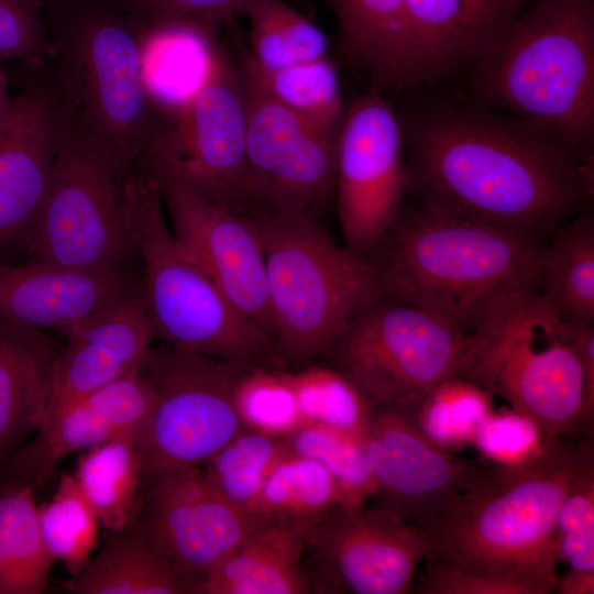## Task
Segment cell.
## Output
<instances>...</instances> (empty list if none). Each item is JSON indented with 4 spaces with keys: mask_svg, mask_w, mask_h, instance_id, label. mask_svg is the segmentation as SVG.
Returning <instances> with one entry per match:
<instances>
[{
    "mask_svg": "<svg viewBox=\"0 0 594 594\" xmlns=\"http://www.w3.org/2000/svg\"><path fill=\"white\" fill-rule=\"evenodd\" d=\"M256 0H113L140 25L180 23L215 33L234 13H244Z\"/></svg>",
    "mask_w": 594,
    "mask_h": 594,
    "instance_id": "obj_43",
    "label": "cell"
},
{
    "mask_svg": "<svg viewBox=\"0 0 594 594\" xmlns=\"http://www.w3.org/2000/svg\"><path fill=\"white\" fill-rule=\"evenodd\" d=\"M133 520L188 593L267 519L224 499L200 466H184L161 471L146 482Z\"/></svg>",
    "mask_w": 594,
    "mask_h": 594,
    "instance_id": "obj_14",
    "label": "cell"
},
{
    "mask_svg": "<svg viewBox=\"0 0 594 594\" xmlns=\"http://www.w3.org/2000/svg\"><path fill=\"white\" fill-rule=\"evenodd\" d=\"M61 349L48 332L0 320V470L43 424Z\"/></svg>",
    "mask_w": 594,
    "mask_h": 594,
    "instance_id": "obj_24",
    "label": "cell"
},
{
    "mask_svg": "<svg viewBox=\"0 0 594 594\" xmlns=\"http://www.w3.org/2000/svg\"><path fill=\"white\" fill-rule=\"evenodd\" d=\"M138 164L156 179L179 242L228 300L273 343L264 252L250 215L207 200L158 164L142 157Z\"/></svg>",
    "mask_w": 594,
    "mask_h": 594,
    "instance_id": "obj_16",
    "label": "cell"
},
{
    "mask_svg": "<svg viewBox=\"0 0 594 594\" xmlns=\"http://www.w3.org/2000/svg\"><path fill=\"white\" fill-rule=\"evenodd\" d=\"M250 23L249 57L260 67L280 68L328 56V37L283 0H256L244 12Z\"/></svg>",
    "mask_w": 594,
    "mask_h": 594,
    "instance_id": "obj_33",
    "label": "cell"
},
{
    "mask_svg": "<svg viewBox=\"0 0 594 594\" xmlns=\"http://www.w3.org/2000/svg\"><path fill=\"white\" fill-rule=\"evenodd\" d=\"M154 400L151 384L138 372L65 404L45 417L32 439L0 470V482L36 491L68 455L120 436H141Z\"/></svg>",
    "mask_w": 594,
    "mask_h": 594,
    "instance_id": "obj_21",
    "label": "cell"
},
{
    "mask_svg": "<svg viewBox=\"0 0 594 594\" xmlns=\"http://www.w3.org/2000/svg\"><path fill=\"white\" fill-rule=\"evenodd\" d=\"M44 544L35 490L0 482V594H41L54 564Z\"/></svg>",
    "mask_w": 594,
    "mask_h": 594,
    "instance_id": "obj_29",
    "label": "cell"
},
{
    "mask_svg": "<svg viewBox=\"0 0 594 594\" xmlns=\"http://www.w3.org/2000/svg\"><path fill=\"white\" fill-rule=\"evenodd\" d=\"M375 507L421 527L447 508L487 462L429 440L399 408H376L363 436Z\"/></svg>",
    "mask_w": 594,
    "mask_h": 594,
    "instance_id": "obj_18",
    "label": "cell"
},
{
    "mask_svg": "<svg viewBox=\"0 0 594 594\" xmlns=\"http://www.w3.org/2000/svg\"><path fill=\"white\" fill-rule=\"evenodd\" d=\"M234 402L243 428L287 438L304 425L292 373L252 365L240 377Z\"/></svg>",
    "mask_w": 594,
    "mask_h": 594,
    "instance_id": "obj_39",
    "label": "cell"
},
{
    "mask_svg": "<svg viewBox=\"0 0 594 594\" xmlns=\"http://www.w3.org/2000/svg\"><path fill=\"white\" fill-rule=\"evenodd\" d=\"M292 380L304 425L363 440L375 408L345 374L333 366L307 365L292 373Z\"/></svg>",
    "mask_w": 594,
    "mask_h": 594,
    "instance_id": "obj_36",
    "label": "cell"
},
{
    "mask_svg": "<svg viewBox=\"0 0 594 594\" xmlns=\"http://www.w3.org/2000/svg\"><path fill=\"white\" fill-rule=\"evenodd\" d=\"M290 451L319 462L336 483L340 507H364L375 483L363 440L318 425L305 424L285 438Z\"/></svg>",
    "mask_w": 594,
    "mask_h": 594,
    "instance_id": "obj_38",
    "label": "cell"
},
{
    "mask_svg": "<svg viewBox=\"0 0 594 594\" xmlns=\"http://www.w3.org/2000/svg\"><path fill=\"white\" fill-rule=\"evenodd\" d=\"M288 450L285 438L243 428L200 468L224 499L256 515L261 490L273 466Z\"/></svg>",
    "mask_w": 594,
    "mask_h": 594,
    "instance_id": "obj_35",
    "label": "cell"
},
{
    "mask_svg": "<svg viewBox=\"0 0 594 594\" xmlns=\"http://www.w3.org/2000/svg\"><path fill=\"white\" fill-rule=\"evenodd\" d=\"M406 190L403 122L377 92L356 98L336 138L334 191L345 246L365 256L399 216Z\"/></svg>",
    "mask_w": 594,
    "mask_h": 594,
    "instance_id": "obj_13",
    "label": "cell"
},
{
    "mask_svg": "<svg viewBox=\"0 0 594 594\" xmlns=\"http://www.w3.org/2000/svg\"><path fill=\"white\" fill-rule=\"evenodd\" d=\"M559 437H550L532 418L509 407L493 410L477 426L470 446L493 465L527 463Z\"/></svg>",
    "mask_w": 594,
    "mask_h": 594,
    "instance_id": "obj_40",
    "label": "cell"
},
{
    "mask_svg": "<svg viewBox=\"0 0 594 594\" xmlns=\"http://www.w3.org/2000/svg\"><path fill=\"white\" fill-rule=\"evenodd\" d=\"M543 243L539 292L565 321H594V219L581 212Z\"/></svg>",
    "mask_w": 594,
    "mask_h": 594,
    "instance_id": "obj_28",
    "label": "cell"
},
{
    "mask_svg": "<svg viewBox=\"0 0 594 594\" xmlns=\"http://www.w3.org/2000/svg\"><path fill=\"white\" fill-rule=\"evenodd\" d=\"M241 77L274 102L337 134L345 108L334 63L328 57L275 69L257 66L241 51Z\"/></svg>",
    "mask_w": 594,
    "mask_h": 594,
    "instance_id": "obj_30",
    "label": "cell"
},
{
    "mask_svg": "<svg viewBox=\"0 0 594 594\" xmlns=\"http://www.w3.org/2000/svg\"><path fill=\"white\" fill-rule=\"evenodd\" d=\"M52 72L72 119L124 176L156 123L138 23L110 0H44Z\"/></svg>",
    "mask_w": 594,
    "mask_h": 594,
    "instance_id": "obj_5",
    "label": "cell"
},
{
    "mask_svg": "<svg viewBox=\"0 0 594 594\" xmlns=\"http://www.w3.org/2000/svg\"><path fill=\"white\" fill-rule=\"evenodd\" d=\"M12 98L9 95L8 79L0 68V123L3 121L10 108Z\"/></svg>",
    "mask_w": 594,
    "mask_h": 594,
    "instance_id": "obj_46",
    "label": "cell"
},
{
    "mask_svg": "<svg viewBox=\"0 0 594 594\" xmlns=\"http://www.w3.org/2000/svg\"><path fill=\"white\" fill-rule=\"evenodd\" d=\"M564 322L568 340L584 375L586 409L594 419V321Z\"/></svg>",
    "mask_w": 594,
    "mask_h": 594,
    "instance_id": "obj_44",
    "label": "cell"
},
{
    "mask_svg": "<svg viewBox=\"0 0 594 594\" xmlns=\"http://www.w3.org/2000/svg\"><path fill=\"white\" fill-rule=\"evenodd\" d=\"M125 178L69 114L42 208L25 242L30 260L140 275L124 216Z\"/></svg>",
    "mask_w": 594,
    "mask_h": 594,
    "instance_id": "obj_10",
    "label": "cell"
},
{
    "mask_svg": "<svg viewBox=\"0 0 594 594\" xmlns=\"http://www.w3.org/2000/svg\"><path fill=\"white\" fill-rule=\"evenodd\" d=\"M472 334L426 309L385 296L361 310L327 354L376 408L414 404L451 377L465 378Z\"/></svg>",
    "mask_w": 594,
    "mask_h": 594,
    "instance_id": "obj_9",
    "label": "cell"
},
{
    "mask_svg": "<svg viewBox=\"0 0 594 594\" xmlns=\"http://www.w3.org/2000/svg\"><path fill=\"white\" fill-rule=\"evenodd\" d=\"M68 121L52 69L12 98L0 123V250L25 245Z\"/></svg>",
    "mask_w": 594,
    "mask_h": 594,
    "instance_id": "obj_19",
    "label": "cell"
},
{
    "mask_svg": "<svg viewBox=\"0 0 594 594\" xmlns=\"http://www.w3.org/2000/svg\"><path fill=\"white\" fill-rule=\"evenodd\" d=\"M322 592L407 594L426 556L421 530L388 510L336 508L308 532Z\"/></svg>",
    "mask_w": 594,
    "mask_h": 594,
    "instance_id": "obj_17",
    "label": "cell"
},
{
    "mask_svg": "<svg viewBox=\"0 0 594 594\" xmlns=\"http://www.w3.org/2000/svg\"><path fill=\"white\" fill-rule=\"evenodd\" d=\"M52 55L44 0H0V58L42 67Z\"/></svg>",
    "mask_w": 594,
    "mask_h": 594,
    "instance_id": "obj_42",
    "label": "cell"
},
{
    "mask_svg": "<svg viewBox=\"0 0 594 594\" xmlns=\"http://www.w3.org/2000/svg\"><path fill=\"white\" fill-rule=\"evenodd\" d=\"M46 550L70 576L78 574L98 544L100 521L79 492L72 473L63 474L52 497L37 505Z\"/></svg>",
    "mask_w": 594,
    "mask_h": 594,
    "instance_id": "obj_37",
    "label": "cell"
},
{
    "mask_svg": "<svg viewBox=\"0 0 594 594\" xmlns=\"http://www.w3.org/2000/svg\"><path fill=\"white\" fill-rule=\"evenodd\" d=\"M64 338L66 344L54 365L46 416L76 398L140 372L155 340L141 285L69 330Z\"/></svg>",
    "mask_w": 594,
    "mask_h": 594,
    "instance_id": "obj_22",
    "label": "cell"
},
{
    "mask_svg": "<svg viewBox=\"0 0 594 594\" xmlns=\"http://www.w3.org/2000/svg\"><path fill=\"white\" fill-rule=\"evenodd\" d=\"M127 226L155 340L255 365L275 360L272 341L223 295L176 238L154 176L136 164L123 183Z\"/></svg>",
    "mask_w": 594,
    "mask_h": 594,
    "instance_id": "obj_7",
    "label": "cell"
},
{
    "mask_svg": "<svg viewBox=\"0 0 594 594\" xmlns=\"http://www.w3.org/2000/svg\"><path fill=\"white\" fill-rule=\"evenodd\" d=\"M246 213L264 252L275 358L307 366L384 296L376 270L366 256L337 244L316 216Z\"/></svg>",
    "mask_w": 594,
    "mask_h": 594,
    "instance_id": "obj_6",
    "label": "cell"
},
{
    "mask_svg": "<svg viewBox=\"0 0 594 594\" xmlns=\"http://www.w3.org/2000/svg\"><path fill=\"white\" fill-rule=\"evenodd\" d=\"M242 82L248 109L245 212L318 217L334 191L337 134Z\"/></svg>",
    "mask_w": 594,
    "mask_h": 594,
    "instance_id": "obj_15",
    "label": "cell"
},
{
    "mask_svg": "<svg viewBox=\"0 0 594 594\" xmlns=\"http://www.w3.org/2000/svg\"><path fill=\"white\" fill-rule=\"evenodd\" d=\"M140 157L158 164L207 200L245 212L248 109L244 86L224 52L212 43L201 77Z\"/></svg>",
    "mask_w": 594,
    "mask_h": 594,
    "instance_id": "obj_11",
    "label": "cell"
},
{
    "mask_svg": "<svg viewBox=\"0 0 594 594\" xmlns=\"http://www.w3.org/2000/svg\"><path fill=\"white\" fill-rule=\"evenodd\" d=\"M543 243L422 204L398 216L371 262L385 297L471 332L503 299L539 286Z\"/></svg>",
    "mask_w": 594,
    "mask_h": 594,
    "instance_id": "obj_3",
    "label": "cell"
},
{
    "mask_svg": "<svg viewBox=\"0 0 594 594\" xmlns=\"http://www.w3.org/2000/svg\"><path fill=\"white\" fill-rule=\"evenodd\" d=\"M252 365L167 344L150 348L140 369L155 395L140 436L146 482L164 470L201 466L243 429L234 392Z\"/></svg>",
    "mask_w": 594,
    "mask_h": 594,
    "instance_id": "obj_12",
    "label": "cell"
},
{
    "mask_svg": "<svg viewBox=\"0 0 594 594\" xmlns=\"http://www.w3.org/2000/svg\"><path fill=\"white\" fill-rule=\"evenodd\" d=\"M494 395L481 385L451 377L414 404L399 408L429 440L454 452L470 444L479 424L493 410Z\"/></svg>",
    "mask_w": 594,
    "mask_h": 594,
    "instance_id": "obj_34",
    "label": "cell"
},
{
    "mask_svg": "<svg viewBox=\"0 0 594 594\" xmlns=\"http://www.w3.org/2000/svg\"><path fill=\"white\" fill-rule=\"evenodd\" d=\"M470 66L484 103L593 157L594 0H531Z\"/></svg>",
    "mask_w": 594,
    "mask_h": 594,
    "instance_id": "obj_4",
    "label": "cell"
},
{
    "mask_svg": "<svg viewBox=\"0 0 594 594\" xmlns=\"http://www.w3.org/2000/svg\"><path fill=\"white\" fill-rule=\"evenodd\" d=\"M97 554L65 583L73 594H185L184 584L150 547L134 520L108 532Z\"/></svg>",
    "mask_w": 594,
    "mask_h": 594,
    "instance_id": "obj_27",
    "label": "cell"
},
{
    "mask_svg": "<svg viewBox=\"0 0 594 594\" xmlns=\"http://www.w3.org/2000/svg\"><path fill=\"white\" fill-rule=\"evenodd\" d=\"M470 380L532 418L550 437L593 429L582 369L565 322L539 286L498 302L471 331Z\"/></svg>",
    "mask_w": 594,
    "mask_h": 594,
    "instance_id": "obj_8",
    "label": "cell"
},
{
    "mask_svg": "<svg viewBox=\"0 0 594 594\" xmlns=\"http://www.w3.org/2000/svg\"><path fill=\"white\" fill-rule=\"evenodd\" d=\"M403 128L406 189L454 216L543 240L592 197L593 157L505 113L439 107Z\"/></svg>",
    "mask_w": 594,
    "mask_h": 594,
    "instance_id": "obj_1",
    "label": "cell"
},
{
    "mask_svg": "<svg viewBox=\"0 0 594 594\" xmlns=\"http://www.w3.org/2000/svg\"><path fill=\"white\" fill-rule=\"evenodd\" d=\"M75 483L108 532L134 519L146 485L140 433L113 438L78 453Z\"/></svg>",
    "mask_w": 594,
    "mask_h": 594,
    "instance_id": "obj_26",
    "label": "cell"
},
{
    "mask_svg": "<svg viewBox=\"0 0 594 594\" xmlns=\"http://www.w3.org/2000/svg\"><path fill=\"white\" fill-rule=\"evenodd\" d=\"M327 2L337 19L343 54L380 86H388L399 47L403 0Z\"/></svg>",
    "mask_w": 594,
    "mask_h": 594,
    "instance_id": "obj_31",
    "label": "cell"
},
{
    "mask_svg": "<svg viewBox=\"0 0 594 594\" xmlns=\"http://www.w3.org/2000/svg\"><path fill=\"white\" fill-rule=\"evenodd\" d=\"M311 525L270 519L194 583L189 594H302L310 579L302 569Z\"/></svg>",
    "mask_w": 594,
    "mask_h": 594,
    "instance_id": "obj_25",
    "label": "cell"
},
{
    "mask_svg": "<svg viewBox=\"0 0 594 594\" xmlns=\"http://www.w3.org/2000/svg\"><path fill=\"white\" fill-rule=\"evenodd\" d=\"M339 507L338 488L327 470L316 460L288 450L271 470L255 514L267 520L314 526Z\"/></svg>",
    "mask_w": 594,
    "mask_h": 594,
    "instance_id": "obj_32",
    "label": "cell"
},
{
    "mask_svg": "<svg viewBox=\"0 0 594 594\" xmlns=\"http://www.w3.org/2000/svg\"><path fill=\"white\" fill-rule=\"evenodd\" d=\"M558 594H593L594 572L569 570L557 578L553 588Z\"/></svg>",
    "mask_w": 594,
    "mask_h": 594,
    "instance_id": "obj_45",
    "label": "cell"
},
{
    "mask_svg": "<svg viewBox=\"0 0 594 594\" xmlns=\"http://www.w3.org/2000/svg\"><path fill=\"white\" fill-rule=\"evenodd\" d=\"M556 551L569 570L594 572V455L582 465L560 506Z\"/></svg>",
    "mask_w": 594,
    "mask_h": 594,
    "instance_id": "obj_41",
    "label": "cell"
},
{
    "mask_svg": "<svg viewBox=\"0 0 594 594\" xmlns=\"http://www.w3.org/2000/svg\"><path fill=\"white\" fill-rule=\"evenodd\" d=\"M139 287V274L31 260L0 264V320L64 337Z\"/></svg>",
    "mask_w": 594,
    "mask_h": 594,
    "instance_id": "obj_23",
    "label": "cell"
},
{
    "mask_svg": "<svg viewBox=\"0 0 594 594\" xmlns=\"http://www.w3.org/2000/svg\"><path fill=\"white\" fill-rule=\"evenodd\" d=\"M531 0H403L389 88L438 81L471 65Z\"/></svg>",
    "mask_w": 594,
    "mask_h": 594,
    "instance_id": "obj_20",
    "label": "cell"
},
{
    "mask_svg": "<svg viewBox=\"0 0 594 594\" xmlns=\"http://www.w3.org/2000/svg\"><path fill=\"white\" fill-rule=\"evenodd\" d=\"M556 438L534 460L486 463L440 514L418 527L425 566L514 581L552 593L558 578L556 522L578 472L594 455L593 431Z\"/></svg>",
    "mask_w": 594,
    "mask_h": 594,
    "instance_id": "obj_2",
    "label": "cell"
}]
</instances>
